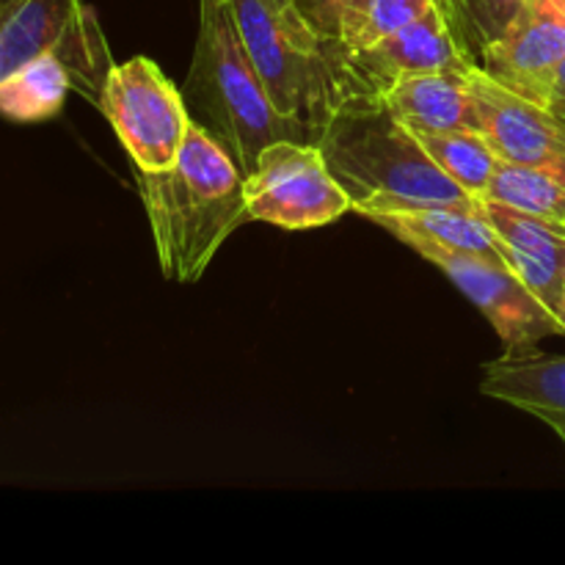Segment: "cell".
<instances>
[{"label": "cell", "mask_w": 565, "mask_h": 565, "mask_svg": "<svg viewBox=\"0 0 565 565\" xmlns=\"http://www.w3.org/2000/svg\"><path fill=\"white\" fill-rule=\"evenodd\" d=\"M480 202V199H478ZM428 204V207L375 213L367 221L379 224L397 241L414 246H441L452 252L502 257L500 237L480 204ZM505 259V257H502Z\"/></svg>", "instance_id": "15"}, {"label": "cell", "mask_w": 565, "mask_h": 565, "mask_svg": "<svg viewBox=\"0 0 565 565\" xmlns=\"http://www.w3.org/2000/svg\"><path fill=\"white\" fill-rule=\"evenodd\" d=\"M480 210L500 237L502 257L519 279L557 315L565 290V226L480 196Z\"/></svg>", "instance_id": "12"}, {"label": "cell", "mask_w": 565, "mask_h": 565, "mask_svg": "<svg viewBox=\"0 0 565 565\" xmlns=\"http://www.w3.org/2000/svg\"><path fill=\"white\" fill-rule=\"evenodd\" d=\"M445 3H447V0H439V6H441V9H445Z\"/></svg>", "instance_id": "24"}, {"label": "cell", "mask_w": 565, "mask_h": 565, "mask_svg": "<svg viewBox=\"0 0 565 565\" xmlns=\"http://www.w3.org/2000/svg\"><path fill=\"white\" fill-rule=\"evenodd\" d=\"M563 64L565 0H524L505 33L480 53L486 75L541 105H546Z\"/></svg>", "instance_id": "10"}, {"label": "cell", "mask_w": 565, "mask_h": 565, "mask_svg": "<svg viewBox=\"0 0 565 565\" xmlns=\"http://www.w3.org/2000/svg\"><path fill=\"white\" fill-rule=\"evenodd\" d=\"M230 9L276 110L318 143L342 99L329 42L298 0H230Z\"/></svg>", "instance_id": "4"}, {"label": "cell", "mask_w": 565, "mask_h": 565, "mask_svg": "<svg viewBox=\"0 0 565 565\" xmlns=\"http://www.w3.org/2000/svg\"><path fill=\"white\" fill-rule=\"evenodd\" d=\"M47 53L64 61L72 88L99 105L114 61L92 6L83 0H0V81Z\"/></svg>", "instance_id": "5"}, {"label": "cell", "mask_w": 565, "mask_h": 565, "mask_svg": "<svg viewBox=\"0 0 565 565\" xmlns=\"http://www.w3.org/2000/svg\"><path fill=\"white\" fill-rule=\"evenodd\" d=\"M72 92V75L53 53L28 61L0 81V116L17 125L53 119Z\"/></svg>", "instance_id": "16"}, {"label": "cell", "mask_w": 565, "mask_h": 565, "mask_svg": "<svg viewBox=\"0 0 565 565\" xmlns=\"http://www.w3.org/2000/svg\"><path fill=\"white\" fill-rule=\"evenodd\" d=\"M248 218L281 230H315L342 218L351 196L312 141H276L246 174Z\"/></svg>", "instance_id": "7"}, {"label": "cell", "mask_w": 565, "mask_h": 565, "mask_svg": "<svg viewBox=\"0 0 565 565\" xmlns=\"http://www.w3.org/2000/svg\"><path fill=\"white\" fill-rule=\"evenodd\" d=\"M483 196L565 226V177L546 169L500 160Z\"/></svg>", "instance_id": "18"}, {"label": "cell", "mask_w": 565, "mask_h": 565, "mask_svg": "<svg viewBox=\"0 0 565 565\" xmlns=\"http://www.w3.org/2000/svg\"><path fill=\"white\" fill-rule=\"evenodd\" d=\"M417 138L434 163L463 191L472 196H483L489 191V182L502 158L483 130L417 132Z\"/></svg>", "instance_id": "17"}, {"label": "cell", "mask_w": 565, "mask_h": 565, "mask_svg": "<svg viewBox=\"0 0 565 565\" xmlns=\"http://www.w3.org/2000/svg\"><path fill=\"white\" fill-rule=\"evenodd\" d=\"M557 318H561L563 334H565V290H563V298H561V307H557Z\"/></svg>", "instance_id": "23"}, {"label": "cell", "mask_w": 565, "mask_h": 565, "mask_svg": "<svg viewBox=\"0 0 565 565\" xmlns=\"http://www.w3.org/2000/svg\"><path fill=\"white\" fill-rule=\"evenodd\" d=\"M546 108L565 125V64L561 66V72H557L555 83H552V92L550 97H546Z\"/></svg>", "instance_id": "22"}, {"label": "cell", "mask_w": 565, "mask_h": 565, "mask_svg": "<svg viewBox=\"0 0 565 565\" xmlns=\"http://www.w3.org/2000/svg\"><path fill=\"white\" fill-rule=\"evenodd\" d=\"M166 279L199 281L232 232L246 224V177L230 149L191 119L174 163L136 171Z\"/></svg>", "instance_id": "1"}, {"label": "cell", "mask_w": 565, "mask_h": 565, "mask_svg": "<svg viewBox=\"0 0 565 565\" xmlns=\"http://www.w3.org/2000/svg\"><path fill=\"white\" fill-rule=\"evenodd\" d=\"M439 0H373L367 9V17L359 25V31L353 33V39L348 44H334L329 42L331 47L337 50H356L367 47L375 39L386 36V33H395L397 28L408 25L417 17H423L425 11L434 9Z\"/></svg>", "instance_id": "20"}, {"label": "cell", "mask_w": 565, "mask_h": 565, "mask_svg": "<svg viewBox=\"0 0 565 565\" xmlns=\"http://www.w3.org/2000/svg\"><path fill=\"white\" fill-rule=\"evenodd\" d=\"M417 257L436 265L494 326L505 351L533 348L546 337L563 334L561 318L524 285L502 257L452 252L441 246H414Z\"/></svg>", "instance_id": "9"}, {"label": "cell", "mask_w": 565, "mask_h": 565, "mask_svg": "<svg viewBox=\"0 0 565 565\" xmlns=\"http://www.w3.org/2000/svg\"><path fill=\"white\" fill-rule=\"evenodd\" d=\"M469 66L475 64L406 75L384 88L379 99L412 132L480 130Z\"/></svg>", "instance_id": "13"}, {"label": "cell", "mask_w": 565, "mask_h": 565, "mask_svg": "<svg viewBox=\"0 0 565 565\" xmlns=\"http://www.w3.org/2000/svg\"><path fill=\"white\" fill-rule=\"evenodd\" d=\"M97 108L119 136L136 171L169 169L191 125L182 88L147 55L110 66Z\"/></svg>", "instance_id": "6"}, {"label": "cell", "mask_w": 565, "mask_h": 565, "mask_svg": "<svg viewBox=\"0 0 565 565\" xmlns=\"http://www.w3.org/2000/svg\"><path fill=\"white\" fill-rule=\"evenodd\" d=\"M469 86L478 105L480 130L502 160L535 166L565 177V125L546 105L511 92L483 66H469Z\"/></svg>", "instance_id": "11"}, {"label": "cell", "mask_w": 565, "mask_h": 565, "mask_svg": "<svg viewBox=\"0 0 565 565\" xmlns=\"http://www.w3.org/2000/svg\"><path fill=\"white\" fill-rule=\"evenodd\" d=\"M318 147L351 196V213L362 218L428 204H475L480 199L452 182L425 152L417 132L401 125L381 99H345Z\"/></svg>", "instance_id": "2"}, {"label": "cell", "mask_w": 565, "mask_h": 565, "mask_svg": "<svg viewBox=\"0 0 565 565\" xmlns=\"http://www.w3.org/2000/svg\"><path fill=\"white\" fill-rule=\"evenodd\" d=\"M326 42L348 44L367 17L373 0H298Z\"/></svg>", "instance_id": "21"}, {"label": "cell", "mask_w": 565, "mask_h": 565, "mask_svg": "<svg viewBox=\"0 0 565 565\" xmlns=\"http://www.w3.org/2000/svg\"><path fill=\"white\" fill-rule=\"evenodd\" d=\"M329 53L340 77V105L353 97L379 99L384 88L417 72L478 64L439 3L367 47L337 50L329 44Z\"/></svg>", "instance_id": "8"}, {"label": "cell", "mask_w": 565, "mask_h": 565, "mask_svg": "<svg viewBox=\"0 0 565 565\" xmlns=\"http://www.w3.org/2000/svg\"><path fill=\"white\" fill-rule=\"evenodd\" d=\"M524 0H447L445 11L456 25L458 36L467 44L469 53L478 58L486 44L500 39L513 17L522 11Z\"/></svg>", "instance_id": "19"}, {"label": "cell", "mask_w": 565, "mask_h": 565, "mask_svg": "<svg viewBox=\"0 0 565 565\" xmlns=\"http://www.w3.org/2000/svg\"><path fill=\"white\" fill-rule=\"evenodd\" d=\"M480 390L550 425L565 447V356H552L535 345L505 351L486 364Z\"/></svg>", "instance_id": "14"}, {"label": "cell", "mask_w": 565, "mask_h": 565, "mask_svg": "<svg viewBox=\"0 0 565 565\" xmlns=\"http://www.w3.org/2000/svg\"><path fill=\"white\" fill-rule=\"evenodd\" d=\"M191 119L232 152L243 177L276 141H309L307 130L281 116L243 44L230 0H199V33L182 83Z\"/></svg>", "instance_id": "3"}]
</instances>
